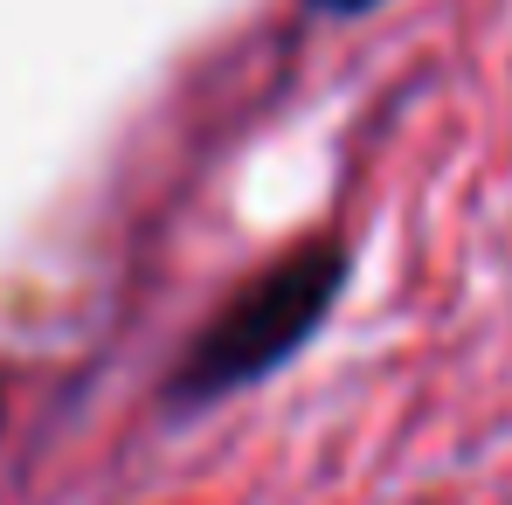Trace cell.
I'll list each match as a JSON object with an SVG mask.
<instances>
[{
  "label": "cell",
  "instance_id": "cell-1",
  "mask_svg": "<svg viewBox=\"0 0 512 505\" xmlns=\"http://www.w3.org/2000/svg\"><path fill=\"white\" fill-rule=\"evenodd\" d=\"M340 277L346 256L333 243H312V250H291L284 263H270L256 284H243L215 312V326L194 339L187 374H180V402H201V395H222V388H243L256 374H270L326 319V305L340 298Z\"/></svg>",
  "mask_w": 512,
  "mask_h": 505
},
{
  "label": "cell",
  "instance_id": "cell-2",
  "mask_svg": "<svg viewBox=\"0 0 512 505\" xmlns=\"http://www.w3.org/2000/svg\"><path fill=\"white\" fill-rule=\"evenodd\" d=\"M319 7H367V0H319Z\"/></svg>",
  "mask_w": 512,
  "mask_h": 505
}]
</instances>
